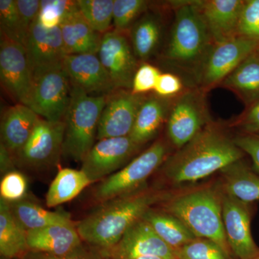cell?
<instances>
[{"instance_id": "cell-8", "label": "cell", "mask_w": 259, "mask_h": 259, "mask_svg": "<svg viewBox=\"0 0 259 259\" xmlns=\"http://www.w3.org/2000/svg\"><path fill=\"white\" fill-rule=\"evenodd\" d=\"M221 202L223 226L231 252L238 259H254L259 256V248L250 228L253 211L252 204L235 198L222 190Z\"/></svg>"}, {"instance_id": "cell-42", "label": "cell", "mask_w": 259, "mask_h": 259, "mask_svg": "<svg viewBox=\"0 0 259 259\" xmlns=\"http://www.w3.org/2000/svg\"><path fill=\"white\" fill-rule=\"evenodd\" d=\"M182 88L183 83L179 76L171 73H164L160 74L154 91L158 96L168 98L178 95Z\"/></svg>"}, {"instance_id": "cell-39", "label": "cell", "mask_w": 259, "mask_h": 259, "mask_svg": "<svg viewBox=\"0 0 259 259\" xmlns=\"http://www.w3.org/2000/svg\"><path fill=\"white\" fill-rule=\"evenodd\" d=\"M161 74L159 70L153 65H141L135 74L131 92L135 95H143L154 90Z\"/></svg>"}, {"instance_id": "cell-47", "label": "cell", "mask_w": 259, "mask_h": 259, "mask_svg": "<svg viewBox=\"0 0 259 259\" xmlns=\"http://www.w3.org/2000/svg\"><path fill=\"white\" fill-rule=\"evenodd\" d=\"M254 259H259V256L256 257V258H254Z\"/></svg>"}, {"instance_id": "cell-20", "label": "cell", "mask_w": 259, "mask_h": 259, "mask_svg": "<svg viewBox=\"0 0 259 259\" xmlns=\"http://www.w3.org/2000/svg\"><path fill=\"white\" fill-rule=\"evenodd\" d=\"M29 251L53 255L69 254L83 244L74 223L57 224L27 232Z\"/></svg>"}, {"instance_id": "cell-27", "label": "cell", "mask_w": 259, "mask_h": 259, "mask_svg": "<svg viewBox=\"0 0 259 259\" xmlns=\"http://www.w3.org/2000/svg\"><path fill=\"white\" fill-rule=\"evenodd\" d=\"M15 219L27 232L57 224L73 223L64 210L49 211L26 198L9 203Z\"/></svg>"}, {"instance_id": "cell-5", "label": "cell", "mask_w": 259, "mask_h": 259, "mask_svg": "<svg viewBox=\"0 0 259 259\" xmlns=\"http://www.w3.org/2000/svg\"><path fill=\"white\" fill-rule=\"evenodd\" d=\"M106 99L105 95H90L71 87V100L64 120L62 153L66 157L82 161L95 146Z\"/></svg>"}, {"instance_id": "cell-38", "label": "cell", "mask_w": 259, "mask_h": 259, "mask_svg": "<svg viewBox=\"0 0 259 259\" xmlns=\"http://www.w3.org/2000/svg\"><path fill=\"white\" fill-rule=\"evenodd\" d=\"M21 259H112L106 250L94 248L83 243L69 254L53 255L40 252L28 251Z\"/></svg>"}, {"instance_id": "cell-40", "label": "cell", "mask_w": 259, "mask_h": 259, "mask_svg": "<svg viewBox=\"0 0 259 259\" xmlns=\"http://www.w3.org/2000/svg\"><path fill=\"white\" fill-rule=\"evenodd\" d=\"M19 15L22 25L27 35L32 25L37 20L40 11L39 0H16Z\"/></svg>"}, {"instance_id": "cell-7", "label": "cell", "mask_w": 259, "mask_h": 259, "mask_svg": "<svg viewBox=\"0 0 259 259\" xmlns=\"http://www.w3.org/2000/svg\"><path fill=\"white\" fill-rule=\"evenodd\" d=\"M71 85L63 66L33 74L28 107L51 122L64 121L71 100Z\"/></svg>"}, {"instance_id": "cell-21", "label": "cell", "mask_w": 259, "mask_h": 259, "mask_svg": "<svg viewBox=\"0 0 259 259\" xmlns=\"http://www.w3.org/2000/svg\"><path fill=\"white\" fill-rule=\"evenodd\" d=\"M40 118L23 104H16L5 112L1 122V143L15 158L28 142Z\"/></svg>"}, {"instance_id": "cell-4", "label": "cell", "mask_w": 259, "mask_h": 259, "mask_svg": "<svg viewBox=\"0 0 259 259\" xmlns=\"http://www.w3.org/2000/svg\"><path fill=\"white\" fill-rule=\"evenodd\" d=\"M163 203L166 212L180 219L196 238L214 242L230 255L223 226L221 189L203 187L174 194Z\"/></svg>"}, {"instance_id": "cell-17", "label": "cell", "mask_w": 259, "mask_h": 259, "mask_svg": "<svg viewBox=\"0 0 259 259\" xmlns=\"http://www.w3.org/2000/svg\"><path fill=\"white\" fill-rule=\"evenodd\" d=\"M25 48L32 74L61 67L67 56L60 28L47 29L37 20L30 29Z\"/></svg>"}, {"instance_id": "cell-30", "label": "cell", "mask_w": 259, "mask_h": 259, "mask_svg": "<svg viewBox=\"0 0 259 259\" xmlns=\"http://www.w3.org/2000/svg\"><path fill=\"white\" fill-rule=\"evenodd\" d=\"M161 32L159 21L153 15H146L135 24L131 40L136 57L146 60L152 55L158 47Z\"/></svg>"}, {"instance_id": "cell-31", "label": "cell", "mask_w": 259, "mask_h": 259, "mask_svg": "<svg viewBox=\"0 0 259 259\" xmlns=\"http://www.w3.org/2000/svg\"><path fill=\"white\" fill-rule=\"evenodd\" d=\"M77 7L89 25L99 33H106L113 22L114 0H78Z\"/></svg>"}, {"instance_id": "cell-43", "label": "cell", "mask_w": 259, "mask_h": 259, "mask_svg": "<svg viewBox=\"0 0 259 259\" xmlns=\"http://www.w3.org/2000/svg\"><path fill=\"white\" fill-rule=\"evenodd\" d=\"M236 126L241 130V134H259V100L247 107L236 121Z\"/></svg>"}, {"instance_id": "cell-12", "label": "cell", "mask_w": 259, "mask_h": 259, "mask_svg": "<svg viewBox=\"0 0 259 259\" xmlns=\"http://www.w3.org/2000/svg\"><path fill=\"white\" fill-rule=\"evenodd\" d=\"M64 134V121L51 122L40 117L28 142L15 158L30 168L50 166L62 153Z\"/></svg>"}, {"instance_id": "cell-44", "label": "cell", "mask_w": 259, "mask_h": 259, "mask_svg": "<svg viewBox=\"0 0 259 259\" xmlns=\"http://www.w3.org/2000/svg\"><path fill=\"white\" fill-rule=\"evenodd\" d=\"M15 156L10 152L4 145L0 144V171L4 176L6 174L14 171Z\"/></svg>"}, {"instance_id": "cell-9", "label": "cell", "mask_w": 259, "mask_h": 259, "mask_svg": "<svg viewBox=\"0 0 259 259\" xmlns=\"http://www.w3.org/2000/svg\"><path fill=\"white\" fill-rule=\"evenodd\" d=\"M208 124L204 96L198 90L181 95L172 105L167 117V135L180 149Z\"/></svg>"}, {"instance_id": "cell-46", "label": "cell", "mask_w": 259, "mask_h": 259, "mask_svg": "<svg viewBox=\"0 0 259 259\" xmlns=\"http://www.w3.org/2000/svg\"><path fill=\"white\" fill-rule=\"evenodd\" d=\"M1 259H10V258H4V257H1Z\"/></svg>"}, {"instance_id": "cell-41", "label": "cell", "mask_w": 259, "mask_h": 259, "mask_svg": "<svg viewBox=\"0 0 259 259\" xmlns=\"http://www.w3.org/2000/svg\"><path fill=\"white\" fill-rule=\"evenodd\" d=\"M242 151L248 155L253 162V168L259 174V135L240 134L233 138Z\"/></svg>"}, {"instance_id": "cell-35", "label": "cell", "mask_w": 259, "mask_h": 259, "mask_svg": "<svg viewBox=\"0 0 259 259\" xmlns=\"http://www.w3.org/2000/svg\"><path fill=\"white\" fill-rule=\"evenodd\" d=\"M145 0H114L113 24L116 31L122 32L147 9Z\"/></svg>"}, {"instance_id": "cell-18", "label": "cell", "mask_w": 259, "mask_h": 259, "mask_svg": "<svg viewBox=\"0 0 259 259\" xmlns=\"http://www.w3.org/2000/svg\"><path fill=\"white\" fill-rule=\"evenodd\" d=\"M72 88L90 94H110L116 90L97 54L67 55L63 62Z\"/></svg>"}, {"instance_id": "cell-28", "label": "cell", "mask_w": 259, "mask_h": 259, "mask_svg": "<svg viewBox=\"0 0 259 259\" xmlns=\"http://www.w3.org/2000/svg\"><path fill=\"white\" fill-rule=\"evenodd\" d=\"M167 245L177 250L195 239L193 233L180 219L169 213L151 208L143 217Z\"/></svg>"}, {"instance_id": "cell-10", "label": "cell", "mask_w": 259, "mask_h": 259, "mask_svg": "<svg viewBox=\"0 0 259 259\" xmlns=\"http://www.w3.org/2000/svg\"><path fill=\"white\" fill-rule=\"evenodd\" d=\"M0 79L2 85L18 102L28 106L33 74L24 46L1 35Z\"/></svg>"}, {"instance_id": "cell-29", "label": "cell", "mask_w": 259, "mask_h": 259, "mask_svg": "<svg viewBox=\"0 0 259 259\" xmlns=\"http://www.w3.org/2000/svg\"><path fill=\"white\" fill-rule=\"evenodd\" d=\"M92 184L84 172L74 168H61L51 182L47 194V205L55 207L69 202Z\"/></svg>"}, {"instance_id": "cell-15", "label": "cell", "mask_w": 259, "mask_h": 259, "mask_svg": "<svg viewBox=\"0 0 259 259\" xmlns=\"http://www.w3.org/2000/svg\"><path fill=\"white\" fill-rule=\"evenodd\" d=\"M98 54L115 89L131 90L139 66L133 48L122 32L115 30L104 34Z\"/></svg>"}, {"instance_id": "cell-11", "label": "cell", "mask_w": 259, "mask_h": 259, "mask_svg": "<svg viewBox=\"0 0 259 259\" xmlns=\"http://www.w3.org/2000/svg\"><path fill=\"white\" fill-rule=\"evenodd\" d=\"M258 49L259 40L240 36L214 44L199 76V84L203 90H207L221 83Z\"/></svg>"}, {"instance_id": "cell-6", "label": "cell", "mask_w": 259, "mask_h": 259, "mask_svg": "<svg viewBox=\"0 0 259 259\" xmlns=\"http://www.w3.org/2000/svg\"><path fill=\"white\" fill-rule=\"evenodd\" d=\"M167 153L164 141H156L128 164L102 180L94 192L95 200L105 203L144 188L148 177L166 159Z\"/></svg>"}, {"instance_id": "cell-14", "label": "cell", "mask_w": 259, "mask_h": 259, "mask_svg": "<svg viewBox=\"0 0 259 259\" xmlns=\"http://www.w3.org/2000/svg\"><path fill=\"white\" fill-rule=\"evenodd\" d=\"M140 148L129 136L100 140L83 158L81 170L92 183L105 180L123 166Z\"/></svg>"}, {"instance_id": "cell-13", "label": "cell", "mask_w": 259, "mask_h": 259, "mask_svg": "<svg viewBox=\"0 0 259 259\" xmlns=\"http://www.w3.org/2000/svg\"><path fill=\"white\" fill-rule=\"evenodd\" d=\"M144 99L143 95L123 89L109 94L99 122L97 139L129 136Z\"/></svg>"}, {"instance_id": "cell-33", "label": "cell", "mask_w": 259, "mask_h": 259, "mask_svg": "<svg viewBox=\"0 0 259 259\" xmlns=\"http://www.w3.org/2000/svg\"><path fill=\"white\" fill-rule=\"evenodd\" d=\"M78 10L76 1L41 0L37 21L44 28H57L66 17Z\"/></svg>"}, {"instance_id": "cell-19", "label": "cell", "mask_w": 259, "mask_h": 259, "mask_svg": "<svg viewBox=\"0 0 259 259\" xmlns=\"http://www.w3.org/2000/svg\"><path fill=\"white\" fill-rule=\"evenodd\" d=\"M244 2L242 0L196 2L214 44L237 36V28Z\"/></svg>"}, {"instance_id": "cell-23", "label": "cell", "mask_w": 259, "mask_h": 259, "mask_svg": "<svg viewBox=\"0 0 259 259\" xmlns=\"http://www.w3.org/2000/svg\"><path fill=\"white\" fill-rule=\"evenodd\" d=\"M170 109L168 98L159 96L145 98L129 137L139 146L151 141L157 134L165 119L168 117Z\"/></svg>"}, {"instance_id": "cell-26", "label": "cell", "mask_w": 259, "mask_h": 259, "mask_svg": "<svg viewBox=\"0 0 259 259\" xmlns=\"http://www.w3.org/2000/svg\"><path fill=\"white\" fill-rule=\"evenodd\" d=\"M29 251L27 231L15 219L9 202L0 198V254L4 258L21 259Z\"/></svg>"}, {"instance_id": "cell-45", "label": "cell", "mask_w": 259, "mask_h": 259, "mask_svg": "<svg viewBox=\"0 0 259 259\" xmlns=\"http://www.w3.org/2000/svg\"><path fill=\"white\" fill-rule=\"evenodd\" d=\"M134 259H163V258H161V257L158 256H144V257H139V258H136Z\"/></svg>"}, {"instance_id": "cell-3", "label": "cell", "mask_w": 259, "mask_h": 259, "mask_svg": "<svg viewBox=\"0 0 259 259\" xmlns=\"http://www.w3.org/2000/svg\"><path fill=\"white\" fill-rule=\"evenodd\" d=\"M165 58L171 66L199 80L214 42L196 2L177 7Z\"/></svg>"}, {"instance_id": "cell-34", "label": "cell", "mask_w": 259, "mask_h": 259, "mask_svg": "<svg viewBox=\"0 0 259 259\" xmlns=\"http://www.w3.org/2000/svg\"><path fill=\"white\" fill-rule=\"evenodd\" d=\"M175 253L177 259H231L219 245L205 238H196Z\"/></svg>"}, {"instance_id": "cell-2", "label": "cell", "mask_w": 259, "mask_h": 259, "mask_svg": "<svg viewBox=\"0 0 259 259\" xmlns=\"http://www.w3.org/2000/svg\"><path fill=\"white\" fill-rule=\"evenodd\" d=\"M173 195L166 191L145 187L112 199L79 221L76 226L78 233L86 244L110 250L153 205L163 203Z\"/></svg>"}, {"instance_id": "cell-22", "label": "cell", "mask_w": 259, "mask_h": 259, "mask_svg": "<svg viewBox=\"0 0 259 259\" xmlns=\"http://www.w3.org/2000/svg\"><path fill=\"white\" fill-rule=\"evenodd\" d=\"M59 28L67 55L98 54L102 36L89 25L79 10L66 17Z\"/></svg>"}, {"instance_id": "cell-37", "label": "cell", "mask_w": 259, "mask_h": 259, "mask_svg": "<svg viewBox=\"0 0 259 259\" xmlns=\"http://www.w3.org/2000/svg\"><path fill=\"white\" fill-rule=\"evenodd\" d=\"M237 36L259 40V0L244 2L237 28Z\"/></svg>"}, {"instance_id": "cell-36", "label": "cell", "mask_w": 259, "mask_h": 259, "mask_svg": "<svg viewBox=\"0 0 259 259\" xmlns=\"http://www.w3.org/2000/svg\"><path fill=\"white\" fill-rule=\"evenodd\" d=\"M28 181L23 174L12 171L3 176L0 183V198L9 203L26 198Z\"/></svg>"}, {"instance_id": "cell-1", "label": "cell", "mask_w": 259, "mask_h": 259, "mask_svg": "<svg viewBox=\"0 0 259 259\" xmlns=\"http://www.w3.org/2000/svg\"><path fill=\"white\" fill-rule=\"evenodd\" d=\"M245 153L221 127L208 123L192 141L163 162V176L171 185L194 183L235 162Z\"/></svg>"}, {"instance_id": "cell-25", "label": "cell", "mask_w": 259, "mask_h": 259, "mask_svg": "<svg viewBox=\"0 0 259 259\" xmlns=\"http://www.w3.org/2000/svg\"><path fill=\"white\" fill-rule=\"evenodd\" d=\"M239 97L247 107L259 100V49L248 56L221 82Z\"/></svg>"}, {"instance_id": "cell-32", "label": "cell", "mask_w": 259, "mask_h": 259, "mask_svg": "<svg viewBox=\"0 0 259 259\" xmlns=\"http://www.w3.org/2000/svg\"><path fill=\"white\" fill-rule=\"evenodd\" d=\"M0 28L1 35L25 47L28 35L22 25L16 0L0 1Z\"/></svg>"}, {"instance_id": "cell-16", "label": "cell", "mask_w": 259, "mask_h": 259, "mask_svg": "<svg viewBox=\"0 0 259 259\" xmlns=\"http://www.w3.org/2000/svg\"><path fill=\"white\" fill-rule=\"evenodd\" d=\"M106 251L112 259H134L144 256L177 259L175 250L156 234L143 218L127 230L115 247Z\"/></svg>"}, {"instance_id": "cell-24", "label": "cell", "mask_w": 259, "mask_h": 259, "mask_svg": "<svg viewBox=\"0 0 259 259\" xmlns=\"http://www.w3.org/2000/svg\"><path fill=\"white\" fill-rule=\"evenodd\" d=\"M221 174L223 192L246 203L259 200V174L243 159L227 166Z\"/></svg>"}, {"instance_id": "cell-48", "label": "cell", "mask_w": 259, "mask_h": 259, "mask_svg": "<svg viewBox=\"0 0 259 259\" xmlns=\"http://www.w3.org/2000/svg\"><path fill=\"white\" fill-rule=\"evenodd\" d=\"M258 135H259V134H258Z\"/></svg>"}]
</instances>
